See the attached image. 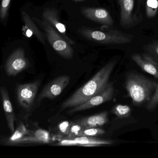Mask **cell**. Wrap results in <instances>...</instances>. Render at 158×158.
Masks as SVG:
<instances>
[{
	"mask_svg": "<svg viewBox=\"0 0 158 158\" xmlns=\"http://www.w3.org/2000/svg\"><path fill=\"white\" fill-rule=\"evenodd\" d=\"M32 33H33V32H32V31L30 29H28L27 32H26V34H27V36L28 37H31V35H32Z\"/></svg>",
	"mask_w": 158,
	"mask_h": 158,
	"instance_id": "obj_27",
	"label": "cell"
},
{
	"mask_svg": "<svg viewBox=\"0 0 158 158\" xmlns=\"http://www.w3.org/2000/svg\"><path fill=\"white\" fill-rule=\"evenodd\" d=\"M158 11V0H147L146 13L148 17L153 18Z\"/></svg>",
	"mask_w": 158,
	"mask_h": 158,
	"instance_id": "obj_18",
	"label": "cell"
},
{
	"mask_svg": "<svg viewBox=\"0 0 158 158\" xmlns=\"http://www.w3.org/2000/svg\"><path fill=\"white\" fill-rule=\"evenodd\" d=\"M10 0H2V6L4 8L7 7L10 2Z\"/></svg>",
	"mask_w": 158,
	"mask_h": 158,
	"instance_id": "obj_26",
	"label": "cell"
},
{
	"mask_svg": "<svg viewBox=\"0 0 158 158\" xmlns=\"http://www.w3.org/2000/svg\"><path fill=\"white\" fill-rule=\"evenodd\" d=\"M80 34L89 41L103 44L117 45L129 43L133 36L118 30H96L82 28Z\"/></svg>",
	"mask_w": 158,
	"mask_h": 158,
	"instance_id": "obj_3",
	"label": "cell"
},
{
	"mask_svg": "<svg viewBox=\"0 0 158 158\" xmlns=\"http://www.w3.org/2000/svg\"><path fill=\"white\" fill-rule=\"evenodd\" d=\"M70 78L68 75L59 76L48 83L42 91L38 98V102L44 99H54L60 95L69 84Z\"/></svg>",
	"mask_w": 158,
	"mask_h": 158,
	"instance_id": "obj_7",
	"label": "cell"
},
{
	"mask_svg": "<svg viewBox=\"0 0 158 158\" xmlns=\"http://www.w3.org/2000/svg\"><path fill=\"white\" fill-rule=\"evenodd\" d=\"M57 145L58 146H78L75 140L67 136L64 139H61Z\"/></svg>",
	"mask_w": 158,
	"mask_h": 158,
	"instance_id": "obj_25",
	"label": "cell"
},
{
	"mask_svg": "<svg viewBox=\"0 0 158 158\" xmlns=\"http://www.w3.org/2000/svg\"><path fill=\"white\" fill-rule=\"evenodd\" d=\"M138 2H139L140 3L142 2H143V0H138Z\"/></svg>",
	"mask_w": 158,
	"mask_h": 158,
	"instance_id": "obj_29",
	"label": "cell"
},
{
	"mask_svg": "<svg viewBox=\"0 0 158 158\" xmlns=\"http://www.w3.org/2000/svg\"><path fill=\"white\" fill-rule=\"evenodd\" d=\"M40 84V80L26 84L17 85V96L19 105L29 110L33 105Z\"/></svg>",
	"mask_w": 158,
	"mask_h": 158,
	"instance_id": "obj_6",
	"label": "cell"
},
{
	"mask_svg": "<svg viewBox=\"0 0 158 158\" xmlns=\"http://www.w3.org/2000/svg\"><path fill=\"white\" fill-rule=\"evenodd\" d=\"M0 95L7 125L10 132L13 134L15 131V122L16 120V117L8 92L6 87L4 86L0 87Z\"/></svg>",
	"mask_w": 158,
	"mask_h": 158,
	"instance_id": "obj_12",
	"label": "cell"
},
{
	"mask_svg": "<svg viewBox=\"0 0 158 158\" xmlns=\"http://www.w3.org/2000/svg\"><path fill=\"white\" fill-rule=\"evenodd\" d=\"M111 112L119 118H128L131 117L132 109L127 105H118L112 109Z\"/></svg>",
	"mask_w": 158,
	"mask_h": 158,
	"instance_id": "obj_17",
	"label": "cell"
},
{
	"mask_svg": "<svg viewBox=\"0 0 158 158\" xmlns=\"http://www.w3.org/2000/svg\"><path fill=\"white\" fill-rule=\"evenodd\" d=\"M27 134V131L24 126V124L22 123H20L19 124V126L17 129L13 133V135L11 136L10 139V141L12 142H17L18 140H20L25 135Z\"/></svg>",
	"mask_w": 158,
	"mask_h": 158,
	"instance_id": "obj_20",
	"label": "cell"
},
{
	"mask_svg": "<svg viewBox=\"0 0 158 158\" xmlns=\"http://www.w3.org/2000/svg\"><path fill=\"white\" fill-rule=\"evenodd\" d=\"M158 83L136 71L128 72L125 79V89L135 106L147 104L156 91Z\"/></svg>",
	"mask_w": 158,
	"mask_h": 158,
	"instance_id": "obj_2",
	"label": "cell"
},
{
	"mask_svg": "<svg viewBox=\"0 0 158 158\" xmlns=\"http://www.w3.org/2000/svg\"><path fill=\"white\" fill-rule=\"evenodd\" d=\"M44 20L51 24L70 45L74 44V42L69 39L66 34L65 26L60 21L58 12L54 8H48L43 13Z\"/></svg>",
	"mask_w": 158,
	"mask_h": 158,
	"instance_id": "obj_11",
	"label": "cell"
},
{
	"mask_svg": "<svg viewBox=\"0 0 158 158\" xmlns=\"http://www.w3.org/2000/svg\"><path fill=\"white\" fill-rule=\"evenodd\" d=\"M81 12L84 16L90 20L107 26L114 24L113 19L106 9L99 7H83Z\"/></svg>",
	"mask_w": 158,
	"mask_h": 158,
	"instance_id": "obj_8",
	"label": "cell"
},
{
	"mask_svg": "<svg viewBox=\"0 0 158 158\" xmlns=\"http://www.w3.org/2000/svg\"><path fill=\"white\" fill-rule=\"evenodd\" d=\"M40 23L48 41L54 50L64 58H73L74 50L70 44L47 21L45 20Z\"/></svg>",
	"mask_w": 158,
	"mask_h": 158,
	"instance_id": "obj_4",
	"label": "cell"
},
{
	"mask_svg": "<svg viewBox=\"0 0 158 158\" xmlns=\"http://www.w3.org/2000/svg\"><path fill=\"white\" fill-rule=\"evenodd\" d=\"M72 122L65 121L61 122L58 125V130L61 134L63 135H68L69 134V129Z\"/></svg>",
	"mask_w": 158,
	"mask_h": 158,
	"instance_id": "obj_24",
	"label": "cell"
},
{
	"mask_svg": "<svg viewBox=\"0 0 158 158\" xmlns=\"http://www.w3.org/2000/svg\"><path fill=\"white\" fill-rule=\"evenodd\" d=\"M70 138L75 140L77 143L78 146H80L97 147L105 145H110L112 143L111 141L101 140L94 138V137L77 136Z\"/></svg>",
	"mask_w": 158,
	"mask_h": 158,
	"instance_id": "obj_15",
	"label": "cell"
},
{
	"mask_svg": "<svg viewBox=\"0 0 158 158\" xmlns=\"http://www.w3.org/2000/svg\"><path fill=\"white\" fill-rule=\"evenodd\" d=\"M158 107V83L152 97L147 104L146 109L149 112L155 111Z\"/></svg>",
	"mask_w": 158,
	"mask_h": 158,
	"instance_id": "obj_21",
	"label": "cell"
},
{
	"mask_svg": "<svg viewBox=\"0 0 158 158\" xmlns=\"http://www.w3.org/2000/svg\"><path fill=\"white\" fill-rule=\"evenodd\" d=\"M116 64L117 61L113 60L105 65L89 81L63 103L62 109H71L81 105L103 90L108 83Z\"/></svg>",
	"mask_w": 158,
	"mask_h": 158,
	"instance_id": "obj_1",
	"label": "cell"
},
{
	"mask_svg": "<svg viewBox=\"0 0 158 158\" xmlns=\"http://www.w3.org/2000/svg\"><path fill=\"white\" fill-rule=\"evenodd\" d=\"M131 58L145 72L158 80V63L147 53L135 54Z\"/></svg>",
	"mask_w": 158,
	"mask_h": 158,
	"instance_id": "obj_10",
	"label": "cell"
},
{
	"mask_svg": "<svg viewBox=\"0 0 158 158\" xmlns=\"http://www.w3.org/2000/svg\"><path fill=\"white\" fill-rule=\"evenodd\" d=\"M104 130L98 127L84 128L80 133L79 136H89L95 137L105 134Z\"/></svg>",
	"mask_w": 158,
	"mask_h": 158,
	"instance_id": "obj_19",
	"label": "cell"
},
{
	"mask_svg": "<svg viewBox=\"0 0 158 158\" xmlns=\"http://www.w3.org/2000/svg\"><path fill=\"white\" fill-rule=\"evenodd\" d=\"M50 135L49 132L45 130L39 129L33 134L32 136L20 139L24 143H49L50 142Z\"/></svg>",
	"mask_w": 158,
	"mask_h": 158,
	"instance_id": "obj_16",
	"label": "cell"
},
{
	"mask_svg": "<svg viewBox=\"0 0 158 158\" xmlns=\"http://www.w3.org/2000/svg\"><path fill=\"white\" fill-rule=\"evenodd\" d=\"M84 128V127L79 122H77V123L72 122L69 129V134L67 136L69 137L79 136L80 133Z\"/></svg>",
	"mask_w": 158,
	"mask_h": 158,
	"instance_id": "obj_23",
	"label": "cell"
},
{
	"mask_svg": "<svg viewBox=\"0 0 158 158\" xmlns=\"http://www.w3.org/2000/svg\"><path fill=\"white\" fill-rule=\"evenodd\" d=\"M120 7V24L129 28L136 24V18L133 15L134 0H118Z\"/></svg>",
	"mask_w": 158,
	"mask_h": 158,
	"instance_id": "obj_9",
	"label": "cell"
},
{
	"mask_svg": "<svg viewBox=\"0 0 158 158\" xmlns=\"http://www.w3.org/2000/svg\"><path fill=\"white\" fill-rule=\"evenodd\" d=\"M28 62L24 55L20 52L14 55L6 66V73L9 76H16L28 66Z\"/></svg>",
	"mask_w": 158,
	"mask_h": 158,
	"instance_id": "obj_13",
	"label": "cell"
},
{
	"mask_svg": "<svg viewBox=\"0 0 158 158\" xmlns=\"http://www.w3.org/2000/svg\"><path fill=\"white\" fill-rule=\"evenodd\" d=\"M114 84L113 83H108L105 88L99 92L92 96L83 104L70 109L67 113L69 114H73L102 105L111 100L114 95Z\"/></svg>",
	"mask_w": 158,
	"mask_h": 158,
	"instance_id": "obj_5",
	"label": "cell"
},
{
	"mask_svg": "<svg viewBox=\"0 0 158 158\" xmlns=\"http://www.w3.org/2000/svg\"><path fill=\"white\" fill-rule=\"evenodd\" d=\"M146 53L158 63V41L148 45L146 49Z\"/></svg>",
	"mask_w": 158,
	"mask_h": 158,
	"instance_id": "obj_22",
	"label": "cell"
},
{
	"mask_svg": "<svg viewBox=\"0 0 158 158\" xmlns=\"http://www.w3.org/2000/svg\"><path fill=\"white\" fill-rule=\"evenodd\" d=\"M108 114L107 112L86 117L80 120L77 122L84 128L101 127L108 122Z\"/></svg>",
	"mask_w": 158,
	"mask_h": 158,
	"instance_id": "obj_14",
	"label": "cell"
},
{
	"mask_svg": "<svg viewBox=\"0 0 158 158\" xmlns=\"http://www.w3.org/2000/svg\"><path fill=\"white\" fill-rule=\"evenodd\" d=\"M75 2H81V1H84V0H74Z\"/></svg>",
	"mask_w": 158,
	"mask_h": 158,
	"instance_id": "obj_28",
	"label": "cell"
}]
</instances>
